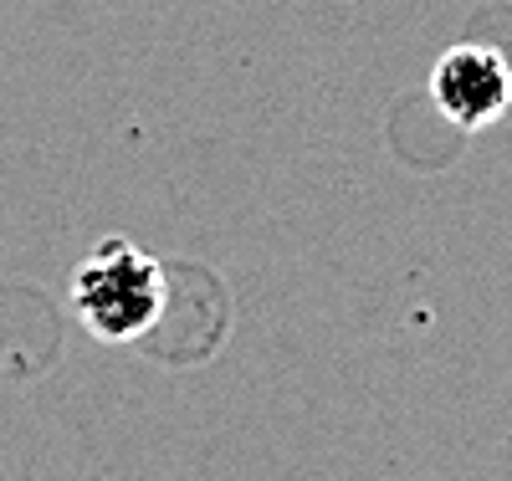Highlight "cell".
I'll list each match as a JSON object with an SVG mask.
<instances>
[{
    "instance_id": "6da1fadb",
    "label": "cell",
    "mask_w": 512,
    "mask_h": 481,
    "mask_svg": "<svg viewBox=\"0 0 512 481\" xmlns=\"http://www.w3.org/2000/svg\"><path fill=\"white\" fill-rule=\"evenodd\" d=\"M164 267L128 236H103L72 272V313L103 343H134L164 313Z\"/></svg>"
},
{
    "instance_id": "7a4b0ae2",
    "label": "cell",
    "mask_w": 512,
    "mask_h": 481,
    "mask_svg": "<svg viewBox=\"0 0 512 481\" xmlns=\"http://www.w3.org/2000/svg\"><path fill=\"white\" fill-rule=\"evenodd\" d=\"M431 103L441 108V118H451L466 134L487 128L512 108V67L502 62V52L461 41L431 72Z\"/></svg>"
}]
</instances>
